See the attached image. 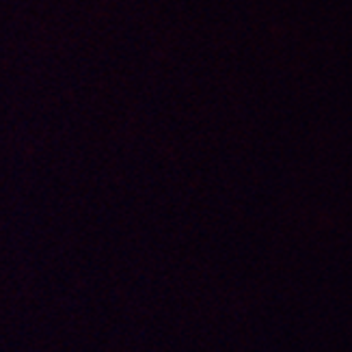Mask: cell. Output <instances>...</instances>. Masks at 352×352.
Instances as JSON below:
<instances>
[]
</instances>
